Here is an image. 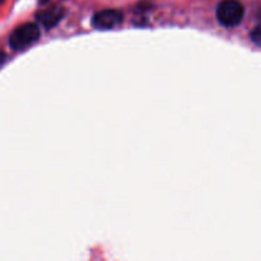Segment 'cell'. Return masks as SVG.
<instances>
[{"label": "cell", "instance_id": "1", "mask_svg": "<svg viewBox=\"0 0 261 261\" xmlns=\"http://www.w3.org/2000/svg\"><path fill=\"white\" fill-rule=\"evenodd\" d=\"M41 30L37 23H24L15 28L9 36V47L13 51H23L40 40Z\"/></svg>", "mask_w": 261, "mask_h": 261}, {"label": "cell", "instance_id": "2", "mask_svg": "<svg viewBox=\"0 0 261 261\" xmlns=\"http://www.w3.org/2000/svg\"><path fill=\"white\" fill-rule=\"evenodd\" d=\"M244 5L239 0H222L217 5V20L224 28L237 27L244 19Z\"/></svg>", "mask_w": 261, "mask_h": 261}, {"label": "cell", "instance_id": "3", "mask_svg": "<svg viewBox=\"0 0 261 261\" xmlns=\"http://www.w3.org/2000/svg\"><path fill=\"white\" fill-rule=\"evenodd\" d=\"M124 20V14L117 9H103L94 13L92 18L93 28L99 31H110L121 25Z\"/></svg>", "mask_w": 261, "mask_h": 261}, {"label": "cell", "instance_id": "4", "mask_svg": "<svg viewBox=\"0 0 261 261\" xmlns=\"http://www.w3.org/2000/svg\"><path fill=\"white\" fill-rule=\"evenodd\" d=\"M64 15H65V9L64 8L51 7L38 13L36 15V19H37V22L40 24H42L43 27L50 30V28H54L56 24H59L61 22Z\"/></svg>", "mask_w": 261, "mask_h": 261}, {"label": "cell", "instance_id": "5", "mask_svg": "<svg viewBox=\"0 0 261 261\" xmlns=\"http://www.w3.org/2000/svg\"><path fill=\"white\" fill-rule=\"evenodd\" d=\"M250 37H251V40L254 41V43L256 46H260V37H261V35H260V25L257 24L256 27L254 28V31H252L251 33H250Z\"/></svg>", "mask_w": 261, "mask_h": 261}, {"label": "cell", "instance_id": "6", "mask_svg": "<svg viewBox=\"0 0 261 261\" xmlns=\"http://www.w3.org/2000/svg\"><path fill=\"white\" fill-rule=\"evenodd\" d=\"M5 60H7V56H5V54L3 51H0V66L5 63Z\"/></svg>", "mask_w": 261, "mask_h": 261}]
</instances>
